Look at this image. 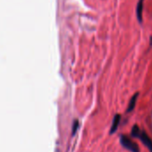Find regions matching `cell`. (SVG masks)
Returning <instances> with one entry per match:
<instances>
[{
	"label": "cell",
	"instance_id": "obj_3",
	"mask_svg": "<svg viewBox=\"0 0 152 152\" xmlns=\"http://www.w3.org/2000/svg\"><path fill=\"white\" fill-rule=\"evenodd\" d=\"M143 1L144 0H139V2L137 4V7H136V15H137V18L140 23L142 22V11H143V7H144Z\"/></svg>",
	"mask_w": 152,
	"mask_h": 152
},
{
	"label": "cell",
	"instance_id": "obj_1",
	"mask_svg": "<svg viewBox=\"0 0 152 152\" xmlns=\"http://www.w3.org/2000/svg\"><path fill=\"white\" fill-rule=\"evenodd\" d=\"M132 135L135 138H138L141 140V142L152 152V140L148 137L145 131H142L139 128L138 125H134L132 130Z\"/></svg>",
	"mask_w": 152,
	"mask_h": 152
},
{
	"label": "cell",
	"instance_id": "obj_5",
	"mask_svg": "<svg viewBox=\"0 0 152 152\" xmlns=\"http://www.w3.org/2000/svg\"><path fill=\"white\" fill-rule=\"evenodd\" d=\"M138 96H139L138 93H135V95L131 99L130 103H129V107H128V109H127V112H130V111H132L134 108L136 101H137V99H138Z\"/></svg>",
	"mask_w": 152,
	"mask_h": 152
},
{
	"label": "cell",
	"instance_id": "obj_2",
	"mask_svg": "<svg viewBox=\"0 0 152 152\" xmlns=\"http://www.w3.org/2000/svg\"><path fill=\"white\" fill-rule=\"evenodd\" d=\"M120 142H121V144H122V146L124 148L130 150L131 152H140V148H139L138 145L135 142H133L127 136L122 135L120 137Z\"/></svg>",
	"mask_w": 152,
	"mask_h": 152
},
{
	"label": "cell",
	"instance_id": "obj_6",
	"mask_svg": "<svg viewBox=\"0 0 152 152\" xmlns=\"http://www.w3.org/2000/svg\"><path fill=\"white\" fill-rule=\"evenodd\" d=\"M79 127V122L78 121H75L74 124H73V127H72V134H74L76 132V131H77Z\"/></svg>",
	"mask_w": 152,
	"mask_h": 152
},
{
	"label": "cell",
	"instance_id": "obj_4",
	"mask_svg": "<svg viewBox=\"0 0 152 152\" xmlns=\"http://www.w3.org/2000/svg\"><path fill=\"white\" fill-rule=\"evenodd\" d=\"M120 120H121V116L120 115H116L114 119H113V123H112V126H111V130H110V133H114L117 128H118V125H119V123H120Z\"/></svg>",
	"mask_w": 152,
	"mask_h": 152
}]
</instances>
